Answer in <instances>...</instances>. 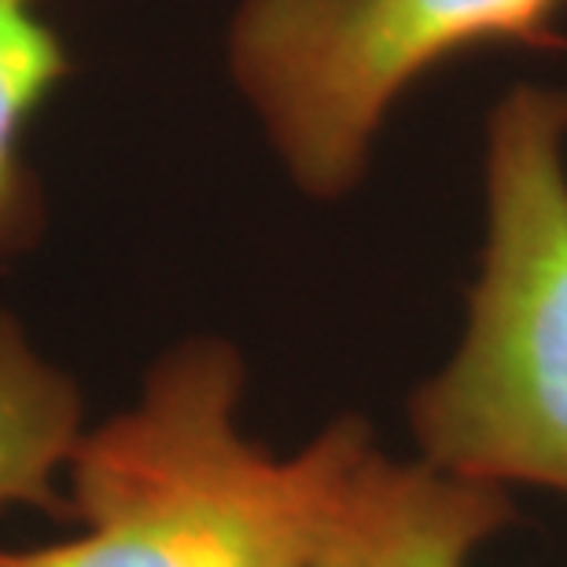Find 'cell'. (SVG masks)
<instances>
[{
	"label": "cell",
	"instance_id": "obj_6",
	"mask_svg": "<svg viewBox=\"0 0 567 567\" xmlns=\"http://www.w3.org/2000/svg\"><path fill=\"white\" fill-rule=\"evenodd\" d=\"M66 49L41 0H0V255L38 240L44 203L27 163V130L66 78Z\"/></svg>",
	"mask_w": 567,
	"mask_h": 567
},
{
	"label": "cell",
	"instance_id": "obj_5",
	"mask_svg": "<svg viewBox=\"0 0 567 567\" xmlns=\"http://www.w3.org/2000/svg\"><path fill=\"white\" fill-rule=\"evenodd\" d=\"M82 431L78 383L41 354L19 317L0 313V513L66 519V464Z\"/></svg>",
	"mask_w": 567,
	"mask_h": 567
},
{
	"label": "cell",
	"instance_id": "obj_1",
	"mask_svg": "<svg viewBox=\"0 0 567 567\" xmlns=\"http://www.w3.org/2000/svg\"><path fill=\"white\" fill-rule=\"evenodd\" d=\"M244 358L218 336L158 354L137 399L82 431L66 519L0 567H313L350 416L280 457L244 427Z\"/></svg>",
	"mask_w": 567,
	"mask_h": 567
},
{
	"label": "cell",
	"instance_id": "obj_3",
	"mask_svg": "<svg viewBox=\"0 0 567 567\" xmlns=\"http://www.w3.org/2000/svg\"><path fill=\"white\" fill-rule=\"evenodd\" d=\"M564 0H240L225 33L236 93L291 185H361L391 111L480 44H546Z\"/></svg>",
	"mask_w": 567,
	"mask_h": 567
},
{
	"label": "cell",
	"instance_id": "obj_4",
	"mask_svg": "<svg viewBox=\"0 0 567 567\" xmlns=\"http://www.w3.org/2000/svg\"><path fill=\"white\" fill-rule=\"evenodd\" d=\"M508 519L505 491L388 457L350 416L313 567H468Z\"/></svg>",
	"mask_w": 567,
	"mask_h": 567
},
{
	"label": "cell",
	"instance_id": "obj_2",
	"mask_svg": "<svg viewBox=\"0 0 567 567\" xmlns=\"http://www.w3.org/2000/svg\"><path fill=\"white\" fill-rule=\"evenodd\" d=\"M486 236L457 350L413 391L421 461L567 497V93L519 85L486 122Z\"/></svg>",
	"mask_w": 567,
	"mask_h": 567
}]
</instances>
